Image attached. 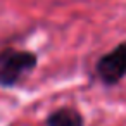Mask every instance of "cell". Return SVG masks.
Here are the masks:
<instances>
[{
	"label": "cell",
	"instance_id": "3957f363",
	"mask_svg": "<svg viewBox=\"0 0 126 126\" xmlns=\"http://www.w3.org/2000/svg\"><path fill=\"white\" fill-rule=\"evenodd\" d=\"M47 126H85L83 116L73 107H61L48 114Z\"/></svg>",
	"mask_w": 126,
	"mask_h": 126
},
{
	"label": "cell",
	"instance_id": "7a4b0ae2",
	"mask_svg": "<svg viewBox=\"0 0 126 126\" xmlns=\"http://www.w3.org/2000/svg\"><path fill=\"white\" fill-rule=\"evenodd\" d=\"M95 74L105 86H114L126 78V42H121L97 59Z\"/></svg>",
	"mask_w": 126,
	"mask_h": 126
},
{
	"label": "cell",
	"instance_id": "6da1fadb",
	"mask_svg": "<svg viewBox=\"0 0 126 126\" xmlns=\"http://www.w3.org/2000/svg\"><path fill=\"white\" fill-rule=\"evenodd\" d=\"M38 66V55L30 50L5 48L0 52V86L12 88Z\"/></svg>",
	"mask_w": 126,
	"mask_h": 126
}]
</instances>
